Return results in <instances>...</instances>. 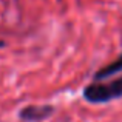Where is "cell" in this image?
<instances>
[{
	"label": "cell",
	"mask_w": 122,
	"mask_h": 122,
	"mask_svg": "<svg viewBox=\"0 0 122 122\" xmlns=\"http://www.w3.org/2000/svg\"><path fill=\"white\" fill-rule=\"evenodd\" d=\"M83 99L91 104H107L122 97V76L108 82L94 81L83 88Z\"/></svg>",
	"instance_id": "obj_1"
},
{
	"label": "cell",
	"mask_w": 122,
	"mask_h": 122,
	"mask_svg": "<svg viewBox=\"0 0 122 122\" xmlns=\"http://www.w3.org/2000/svg\"><path fill=\"white\" fill-rule=\"evenodd\" d=\"M54 113L53 105H26L19 111V117L23 122H40Z\"/></svg>",
	"instance_id": "obj_2"
},
{
	"label": "cell",
	"mask_w": 122,
	"mask_h": 122,
	"mask_svg": "<svg viewBox=\"0 0 122 122\" xmlns=\"http://www.w3.org/2000/svg\"><path fill=\"white\" fill-rule=\"evenodd\" d=\"M117 73H122V53L111 63L102 66V68H99L97 71H96L94 81H105V79L111 77V76L117 74Z\"/></svg>",
	"instance_id": "obj_3"
}]
</instances>
